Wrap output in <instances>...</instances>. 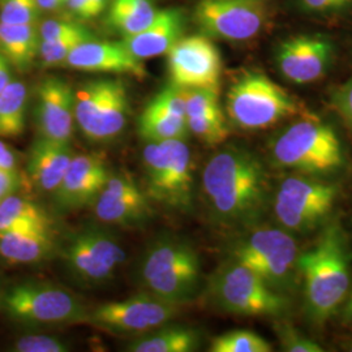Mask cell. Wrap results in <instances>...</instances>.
Here are the masks:
<instances>
[{
    "label": "cell",
    "mask_w": 352,
    "mask_h": 352,
    "mask_svg": "<svg viewBox=\"0 0 352 352\" xmlns=\"http://www.w3.org/2000/svg\"><path fill=\"white\" fill-rule=\"evenodd\" d=\"M334 58L333 42L321 34H299L279 43L276 63L280 75L296 85L316 82L327 75Z\"/></svg>",
    "instance_id": "16"
},
{
    "label": "cell",
    "mask_w": 352,
    "mask_h": 352,
    "mask_svg": "<svg viewBox=\"0 0 352 352\" xmlns=\"http://www.w3.org/2000/svg\"><path fill=\"white\" fill-rule=\"evenodd\" d=\"M94 36H69V37L58 38L51 41H41L39 55L41 63L45 68H52L63 65L68 55L75 50L80 43L93 39Z\"/></svg>",
    "instance_id": "32"
},
{
    "label": "cell",
    "mask_w": 352,
    "mask_h": 352,
    "mask_svg": "<svg viewBox=\"0 0 352 352\" xmlns=\"http://www.w3.org/2000/svg\"><path fill=\"white\" fill-rule=\"evenodd\" d=\"M128 115L129 96L119 78L89 80L75 90L76 124L93 142H110L120 136Z\"/></svg>",
    "instance_id": "10"
},
{
    "label": "cell",
    "mask_w": 352,
    "mask_h": 352,
    "mask_svg": "<svg viewBox=\"0 0 352 352\" xmlns=\"http://www.w3.org/2000/svg\"><path fill=\"white\" fill-rule=\"evenodd\" d=\"M269 151L276 167L302 175H333L346 162L336 129L312 115L302 116L280 131L272 140Z\"/></svg>",
    "instance_id": "3"
},
{
    "label": "cell",
    "mask_w": 352,
    "mask_h": 352,
    "mask_svg": "<svg viewBox=\"0 0 352 352\" xmlns=\"http://www.w3.org/2000/svg\"><path fill=\"white\" fill-rule=\"evenodd\" d=\"M347 350L352 352V340L350 342V343H349V346H347Z\"/></svg>",
    "instance_id": "45"
},
{
    "label": "cell",
    "mask_w": 352,
    "mask_h": 352,
    "mask_svg": "<svg viewBox=\"0 0 352 352\" xmlns=\"http://www.w3.org/2000/svg\"><path fill=\"white\" fill-rule=\"evenodd\" d=\"M63 65L91 74L129 75L138 78L146 76L144 60L133 56L122 41L88 39L76 46Z\"/></svg>",
    "instance_id": "21"
},
{
    "label": "cell",
    "mask_w": 352,
    "mask_h": 352,
    "mask_svg": "<svg viewBox=\"0 0 352 352\" xmlns=\"http://www.w3.org/2000/svg\"><path fill=\"white\" fill-rule=\"evenodd\" d=\"M37 1L42 12H60L65 8L62 0H37Z\"/></svg>",
    "instance_id": "42"
},
{
    "label": "cell",
    "mask_w": 352,
    "mask_h": 352,
    "mask_svg": "<svg viewBox=\"0 0 352 352\" xmlns=\"http://www.w3.org/2000/svg\"><path fill=\"white\" fill-rule=\"evenodd\" d=\"M278 340L283 351L322 352L324 349L312 340L307 338L299 330L286 322L276 324Z\"/></svg>",
    "instance_id": "34"
},
{
    "label": "cell",
    "mask_w": 352,
    "mask_h": 352,
    "mask_svg": "<svg viewBox=\"0 0 352 352\" xmlns=\"http://www.w3.org/2000/svg\"><path fill=\"white\" fill-rule=\"evenodd\" d=\"M157 11L153 0H110L106 24L122 37H128L151 25Z\"/></svg>",
    "instance_id": "27"
},
{
    "label": "cell",
    "mask_w": 352,
    "mask_h": 352,
    "mask_svg": "<svg viewBox=\"0 0 352 352\" xmlns=\"http://www.w3.org/2000/svg\"><path fill=\"white\" fill-rule=\"evenodd\" d=\"M338 193L337 184L318 176H287L278 187L273 200L278 223L289 234L315 231L333 212Z\"/></svg>",
    "instance_id": "9"
},
{
    "label": "cell",
    "mask_w": 352,
    "mask_h": 352,
    "mask_svg": "<svg viewBox=\"0 0 352 352\" xmlns=\"http://www.w3.org/2000/svg\"><path fill=\"white\" fill-rule=\"evenodd\" d=\"M186 30V13L182 8L158 10L151 25L122 39L128 51L140 60L167 55Z\"/></svg>",
    "instance_id": "22"
},
{
    "label": "cell",
    "mask_w": 352,
    "mask_h": 352,
    "mask_svg": "<svg viewBox=\"0 0 352 352\" xmlns=\"http://www.w3.org/2000/svg\"><path fill=\"white\" fill-rule=\"evenodd\" d=\"M331 103L352 132V78L333 93Z\"/></svg>",
    "instance_id": "37"
},
{
    "label": "cell",
    "mask_w": 352,
    "mask_h": 352,
    "mask_svg": "<svg viewBox=\"0 0 352 352\" xmlns=\"http://www.w3.org/2000/svg\"><path fill=\"white\" fill-rule=\"evenodd\" d=\"M230 260L247 266L278 292L286 294L299 274L296 240L282 227H260L236 240ZM287 295V294H286Z\"/></svg>",
    "instance_id": "6"
},
{
    "label": "cell",
    "mask_w": 352,
    "mask_h": 352,
    "mask_svg": "<svg viewBox=\"0 0 352 352\" xmlns=\"http://www.w3.org/2000/svg\"><path fill=\"white\" fill-rule=\"evenodd\" d=\"M304 311L308 320L322 327L346 302L351 286V251L338 223L324 227L315 243L299 254Z\"/></svg>",
    "instance_id": "2"
},
{
    "label": "cell",
    "mask_w": 352,
    "mask_h": 352,
    "mask_svg": "<svg viewBox=\"0 0 352 352\" xmlns=\"http://www.w3.org/2000/svg\"><path fill=\"white\" fill-rule=\"evenodd\" d=\"M142 162L148 197L186 212L193 204V162L186 140L148 142Z\"/></svg>",
    "instance_id": "8"
},
{
    "label": "cell",
    "mask_w": 352,
    "mask_h": 352,
    "mask_svg": "<svg viewBox=\"0 0 352 352\" xmlns=\"http://www.w3.org/2000/svg\"><path fill=\"white\" fill-rule=\"evenodd\" d=\"M12 67L0 54V93L12 81Z\"/></svg>",
    "instance_id": "41"
},
{
    "label": "cell",
    "mask_w": 352,
    "mask_h": 352,
    "mask_svg": "<svg viewBox=\"0 0 352 352\" xmlns=\"http://www.w3.org/2000/svg\"><path fill=\"white\" fill-rule=\"evenodd\" d=\"M42 10L37 0H0V21L6 24H37Z\"/></svg>",
    "instance_id": "33"
},
{
    "label": "cell",
    "mask_w": 352,
    "mask_h": 352,
    "mask_svg": "<svg viewBox=\"0 0 352 352\" xmlns=\"http://www.w3.org/2000/svg\"><path fill=\"white\" fill-rule=\"evenodd\" d=\"M212 352H270L272 344L250 330H232L215 337L210 343Z\"/></svg>",
    "instance_id": "31"
},
{
    "label": "cell",
    "mask_w": 352,
    "mask_h": 352,
    "mask_svg": "<svg viewBox=\"0 0 352 352\" xmlns=\"http://www.w3.org/2000/svg\"><path fill=\"white\" fill-rule=\"evenodd\" d=\"M200 344L196 330L180 325L158 327L151 333L136 337L126 346L131 352H192Z\"/></svg>",
    "instance_id": "26"
},
{
    "label": "cell",
    "mask_w": 352,
    "mask_h": 352,
    "mask_svg": "<svg viewBox=\"0 0 352 352\" xmlns=\"http://www.w3.org/2000/svg\"><path fill=\"white\" fill-rule=\"evenodd\" d=\"M111 171L104 157L97 153L75 154L52 201L59 212H74L91 206L100 196Z\"/></svg>",
    "instance_id": "18"
},
{
    "label": "cell",
    "mask_w": 352,
    "mask_h": 352,
    "mask_svg": "<svg viewBox=\"0 0 352 352\" xmlns=\"http://www.w3.org/2000/svg\"><path fill=\"white\" fill-rule=\"evenodd\" d=\"M28 88L23 81L12 80L0 93V138L16 139L25 129Z\"/></svg>",
    "instance_id": "28"
},
{
    "label": "cell",
    "mask_w": 352,
    "mask_h": 352,
    "mask_svg": "<svg viewBox=\"0 0 352 352\" xmlns=\"http://www.w3.org/2000/svg\"><path fill=\"white\" fill-rule=\"evenodd\" d=\"M89 1H91L93 6L101 13L104 12L109 6V0H89Z\"/></svg>",
    "instance_id": "44"
},
{
    "label": "cell",
    "mask_w": 352,
    "mask_h": 352,
    "mask_svg": "<svg viewBox=\"0 0 352 352\" xmlns=\"http://www.w3.org/2000/svg\"><path fill=\"white\" fill-rule=\"evenodd\" d=\"M201 186L212 217L231 227L248 226L258 219L270 190L261 160L240 146L214 154L204 168Z\"/></svg>",
    "instance_id": "1"
},
{
    "label": "cell",
    "mask_w": 352,
    "mask_h": 352,
    "mask_svg": "<svg viewBox=\"0 0 352 352\" xmlns=\"http://www.w3.org/2000/svg\"><path fill=\"white\" fill-rule=\"evenodd\" d=\"M0 296H1V291H0Z\"/></svg>",
    "instance_id": "47"
},
{
    "label": "cell",
    "mask_w": 352,
    "mask_h": 352,
    "mask_svg": "<svg viewBox=\"0 0 352 352\" xmlns=\"http://www.w3.org/2000/svg\"><path fill=\"white\" fill-rule=\"evenodd\" d=\"M21 186V177L19 173L0 170V201L10 195L16 193Z\"/></svg>",
    "instance_id": "39"
},
{
    "label": "cell",
    "mask_w": 352,
    "mask_h": 352,
    "mask_svg": "<svg viewBox=\"0 0 352 352\" xmlns=\"http://www.w3.org/2000/svg\"><path fill=\"white\" fill-rule=\"evenodd\" d=\"M139 277L144 292L179 307L190 302L200 289L199 254L184 240H157L141 261Z\"/></svg>",
    "instance_id": "4"
},
{
    "label": "cell",
    "mask_w": 352,
    "mask_h": 352,
    "mask_svg": "<svg viewBox=\"0 0 352 352\" xmlns=\"http://www.w3.org/2000/svg\"><path fill=\"white\" fill-rule=\"evenodd\" d=\"M56 247L51 227H25L0 234V257L11 264H36Z\"/></svg>",
    "instance_id": "24"
},
{
    "label": "cell",
    "mask_w": 352,
    "mask_h": 352,
    "mask_svg": "<svg viewBox=\"0 0 352 352\" xmlns=\"http://www.w3.org/2000/svg\"><path fill=\"white\" fill-rule=\"evenodd\" d=\"M13 321L30 327L88 324L89 312L69 291L43 282H23L4 295Z\"/></svg>",
    "instance_id": "11"
},
{
    "label": "cell",
    "mask_w": 352,
    "mask_h": 352,
    "mask_svg": "<svg viewBox=\"0 0 352 352\" xmlns=\"http://www.w3.org/2000/svg\"><path fill=\"white\" fill-rule=\"evenodd\" d=\"M189 133L206 145H219L230 136V128L222 110L187 118Z\"/></svg>",
    "instance_id": "30"
},
{
    "label": "cell",
    "mask_w": 352,
    "mask_h": 352,
    "mask_svg": "<svg viewBox=\"0 0 352 352\" xmlns=\"http://www.w3.org/2000/svg\"><path fill=\"white\" fill-rule=\"evenodd\" d=\"M68 1H69V0H62V3H63L64 7H67V4H68Z\"/></svg>",
    "instance_id": "46"
},
{
    "label": "cell",
    "mask_w": 352,
    "mask_h": 352,
    "mask_svg": "<svg viewBox=\"0 0 352 352\" xmlns=\"http://www.w3.org/2000/svg\"><path fill=\"white\" fill-rule=\"evenodd\" d=\"M94 36L90 29L76 20L49 19L39 25L41 41H51L69 36Z\"/></svg>",
    "instance_id": "36"
},
{
    "label": "cell",
    "mask_w": 352,
    "mask_h": 352,
    "mask_svg": "<svg viewBox=\"0 0 352 352\" xmlns=\"http://www.w3.org/2000/svg\"><path fill=\"white\" fill-rule=\"evenodd\" d=\"M37 24H6L0 21V54L19 72L29 71L39 55Z\"/></svg>",
    "instance_id": "25"
},
{
    "label": "cell",
    "mask_w": 352,
    "mask_h": 352,
    "mask_svg": "<svg viewBox=\"0 0 352 352\" xmlns=\"http://www.w3.org/2000/svg\"><path fill=\"white\" fill-rule=\"evenodd\" d=\"M170 84L180 89H219L222 58L212 38L182 37L167 52Z\"/></svg>",
    "instance_id": "15"
},
{
    "label": "cell",
    "mask_w": 352,
    "mask_h": 352,
    "mask_svg": "<svg viewBox=\"0 0 352 352\" xmlns=\"http://www.w3.org/2000/svg\"><path fill=\"white\" fill-rule=\"evenodd\" d=\"M139 133L146 142L188 138L183 89L170 84L149 102L140 116Z\"/></svg>",
    "instance_id": "20"
},
{
    "label": "cell",
    "mask_w": 352,
    "mask_h": 352,
    "mask_svg": "<svg viewBox=\"0 0 352 352\" xmlns=\"http://www.w3.org/2000/svg\"><path fill=\"white\" fill-rule=\"evenodd\" d=\"M300 3L309 12L327 13L347 8L352 0H300Z\"/></svg>",
    "instance_id": "38"
},
{
    "label": "cell",
    "mask_w": 352,
    "mask_h": 352,
    "mask_svg": "<svg viewBox=\"0 0 352 352\" xmlns=\"http://www.w3.org/2000/svg\"><path fill=\"white\" fill-rule=\"evenodd\" d=\"M209 296L219 311L245 317H280L291 305L286 294L272 289L251 269L234 260L222 265L212 277Z\"/></svg>",
    "instance_id": "7"
},
{
    "label": "cell",
    "mask_w": 352,
    "mask_h": 352,
    "mask_svg": "<svg viewBox=\"0 0 352 352\" xmlns=\"http://www.w3.org/2000/svg\"><path fill=\"white\" fill-rule=\"evenodd\" d=\"M0 170H7V171H13L19 173V164H17V158L14 153L11 151V148L0 141Z\"/></svg>",
    "instance_id": "40"
},
{
    "label": "cell",
    "mask_w": 352,
    "mask_h": 352,
    "mask_svg": "<svg viewBox=\"0 0 352 352\" xmlns=\"http://www.w3.org/2000/svg\"><path fill=\"white\" fill-rule=\"evenodd\" d=\"M91 206L98 221L120 227L141 226L153 212L146 192L126 171L111 173Z\"/></svg>",
    "instance_id": "17"
},
{
    "label": "cell",
    "mask_w": 352,
    "mask_h": 352,
    "mask_svg": "<svg viewBox=\"0 0 352 352\" xmlns=\"http://www.w3.org/2000/svg\"><path fill=\"white\" fill-rule=\"evenodd\" d=\"M62 257L69 273L87 285H100L113 277L126 252L116 236L101 227L89 226L64 243Z\"/></svg>",
    "instance_id": "13"
},
{
    "label": "cell",
    "mask_w": 352,
    "mask_h": 352,
    "mask_svg": "<svg viewBox=\"0 0 352 352\" xmlns=\"http://www.w3.org/2000/svg\"><path fill=\"white\" fill-rule=\"evenodd\" d=\"M38 136L71 144L75 129V89L62 77H45L37 87Z\"/></svg>",
    "instance_id": "19"
},
{
    "label": "cell",
    "mask_w": 352,
    "mask_h": 352,
    "mask_svg": "<svg viewBox=\"0 0 352 352\" xmlns=\"http://www.w3.org/2000/svg\"><path fill=\"white\" fill-rule=\"evenodd\" d=\"M25 227H52L50 215L36 202L16 193L0 201V234Z\"/></svg>",
    "instance_id": "29"
},
{
    "label": "cell",
    "mask_w": 352,
    "mask_h": 352,
    "mask_svg": "<svg viewBox=\"0 0 352 352\" xmlns=\"http://www.w3.org/2000/svg\"><path fill=\"white\" fill-rule=\"evenodd\" d=\"M344 304V308H343V320L346 321V322H349V324H352V292L347 296V299H346V302H343Z\"/></svg>",
    "instance_id": "43"
},
{
    "label": "cell",
    "mask_w": 352,
    "mask_h": 352,
    "mask_svg": "<svg viewBox=\"0 0 352 352\" xmlns=\"http://www.w3.org/2000/svg\"><path fill=\"white\" fill-rule=\"evenodd\" d=\"M177 307L146 292L118 302H103L89 312L88 324L107 333L140 337L168 324Z\"/></svg>",
    "instance_id": "14"
},
{
    "label": "cell",
    "mask_w": 352,
    "mask_h": 352,
    "mask_svg": "<svg viewBox=\"0 0 352 352\" xmlns=\"http://www.w3.org/2000/svg\"><path fill=\"white\" fill-rule=\"evenodd\" d=\"M71 144L39 138L34 140L28 157V174L36 188L43 193H54L63 180L64 174L74 160Z\"/></svg>",
    "instance_id": "23"
},
{
    "label": "cell",
    "mask_w": 352,
    "mask_h": 352,
    "mask_svg": "<svg viewBox=\"0 0 352 352\" xmlns=\"http://www.w3.org/2000/svg\"><path fill=\"white\" fill-rule=\"evenodd\" d=\"M16 352H68L69 344L58 337L46 334H28L21 337L13 346Z\"/></svg>",
    "instance_id": "35"
},
{
    "label": "cell",
    "mask_w": 352,
    "mask_h": 352,
    "mask_svg": "<svg viewBox=\"0 0 352 352\" xmlns=\"http://www.w3.org/2000/svg\"><path fill=\"white\" fill-rule=\"evenodd\" d=\"M270 11L272 0H199L193 21L206 37L245 42L264 30Z\"/></svg>",
    "instance_id": "12"
},
{
    "label": "cell",
    "mask_w": 352,
    "mask_h": 352,
    "mask_svg": "<svg viewBox=\"0 0 352 352\" xmlns=\"http://www.w3.org/2000/svg\"><path fill=\"white\" fill-rule=\"evenodd\" d=\"M226 111L234 126L244 131H263L302 113L300 103L270 77L248 71L228 89Z\"/></svg>",
    "instance_id": "5"
}]
</instances>
